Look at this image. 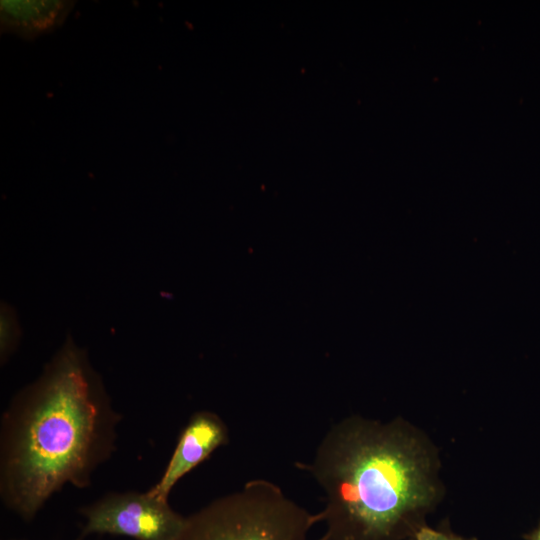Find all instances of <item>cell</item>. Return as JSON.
Masks as SVG:
<instances>
[{"label": "cell", "instance_id": "cell-3", "mask_svg": "<svg viewBox=\"0 0 540 540\" xmlns=\"http://www.w3.org/2000/svg\"><path fill=\"white\" fill-rule=\"evenodd\" d=\"M316 523L278 485L253 479L185 517L175 540H310Z\"/></svg>", "mask_w": 540, "mask_h": 540}, {"label": "cell", "instance_id": "cell-8", "mask_svg": "<svg viewBox=\"0 0 540 540\" xmlns=\"http://www.w3.org/2000/svg\"><path fill=\"white\" fill-rule=\"evenodd\" d=\"M410 540H477L474 537H463L448 531L429 527L427 524L420 527Z\"/></svg>", "mask_w": 540, "mask_h": 540}, {"label": "cell", "instance_id": "cell-5", "mask_svg": "<svg viewBox=\"0 0 540 540\" xmlns=\"http://www.w3.org/2000/svg\"><path fill=\"white\" fill-rule=\"evenodd\" d=\"M228 442L229 430L219 415L207 410L192 414L179 435L161 477L147 491L168 501L172 489L181 478Z\"/></svg>", "mask_w": 540, "mask_h": 540}, {"label": "cell", "instance_id": "cell-1", "mask_svg": "<svg viewBox=\"0 0 540 540\" xmlns=\"http://www.w3.org/2000/svg\"><path fill=\"white\" fill-rule=\"evenodd\" d=\"M122 419L87 353L69 337L0 421V498L26 522L66 485L90 486Z\"/></svg>", "mask_w": 540, "mask_h": 540}, {"label": "cell", "instance_id": "cell-2", "mask_svg": "<svg viewBox=\"0 0 540 540\" xmlns=\"http://www.w3.org/2000/svg\"><path fill=\"white\" fill-rule=\"evenodd\" d=\"M296 466L325 495L317 540H410L443 495L435 446L401 418L348 417Z\"/></svg>", "mask_w": 540, "mask_h": 540}, {"label": "cell", "instance_id": "cell-7", "mask_svg": "<svg viewBox=\"0 0 540 540\" xmlns=\"http://www.w3.org/2000/svg\"><path fill=\"white\" fill-rule=\"evenodd\" d=\"M0 332V357L3 364L15 350L20 332L14 311L6 304H3L1 308Z\"/></svg>", "mask_w": 540, "mask_h": 540}, {"label": "cell", "instance_id": "cell-6", "mask_svg": "<svg viewBox=\"0 0 540 540\" xmlns=\"http://www.w3.org/2000/svg\"><path fill=\"white\" fill-rule=\"evenodd\" d=\"M68 5L59 1H2V23L11 31L33 36L59 24Z\"/></svg>", "mask_w": 540, "mask_h": 540}, {"label": "cell", "instance_id": "cell-9", "mask_svg": "<svg viewBox=\"0 0 540 540\" xmlns=\"http://www.w3.org/2000/svg\"><path fill=\"white\" fill-rule=\"evenodd\" d=\"M526 540H540V524L526 536Z\"/></svg>", "mask_w": 540, "mask_h": 540}, {"label": "cell", "instance_id": "cell-4", "mask_svg": "<svg viewBox=\"0 0 540 540\" xmlns=\"http://www.w3.org/2000/svg\"><path fill=\"white\" fill-rule=\"evenodd\" d=\"M85 523L79 540L91 534L135 540H175L185 522L168 501L148 491L110 492L80 509Z\"/></svg>", "mask_w": 540, "mask_h": 540}]
</instances>
